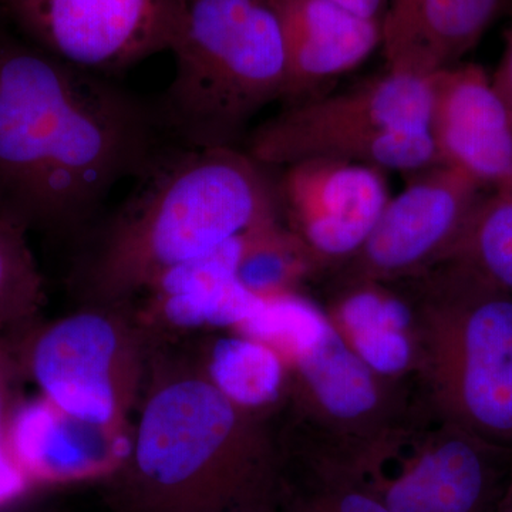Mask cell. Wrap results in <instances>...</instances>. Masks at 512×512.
<instances>
[{
  "label": "cell",
  "mask_w": 512,
  "mask_h": 512,
  "mask_svg": "<svg viewBox=\"0 0 512 512\" xmlns=\"http://www.w3.org/2000/svg\"><path fill=\"white\" fill-rule=\"evenodd\" d=\"M158 111L110 77L0 32V212L28 229L87 227L163 151Z\"/></svg>",
  "instance_id": "6da1fadb"
},
{
  "label": "cell",
  "mask_w": 512,
  "mask_h": 512,
  "mask_svg": "<svg viewBox=\"0 0 512 512\" xmlns=\"http://www.w3.org/2000/svg\"><path fill=\"white\" fill-rule=\"evenodd\" d=\"M130 450L106 481L116 512H231L278 503L275 417L229 402L191 355L154 346Z\"/></svg>",
  "instance_id": "7a4b0ae2"
},
{
  "label": "cell",
  "mask_w": 512,
  "mask_h": 512,
  "mask_svg": "<svg viewBox=\"0 0 512 512\" xmlns=\"http://www.w3.org/2000/svg\"><path fill=\"white\" fill-rule=\"evenodd\" d=\"M163 151L72 272L82 305L136 301L158 275L281 221L276 173L244 148Z\"/></svg>",
  "instance_id": "3957f363"
},
{
  "label": "cell",
  "mask_w": 512,
  "mask_h": 512,
  "mask_svg": "<svg viewBox=\"0 0 512 512\" xmlns=\"http://www.w3.org/2000/svg\"><path fill=\"white\" fill-rule=\"evenodd\" d=\"M173 82L158 107L185 147L234 148L286 83L282 0H178Z\"/></svg>",
  "instance_id": "277c9868"
},
{
  "label": "cell",
  "mask_w": 512,
  "mask_h": 512,
  "mask_svg": "<svg viewBox=\"0 0 512 512\" xmlns=\"http://www.w3.org/2000/svg\"><path fill=\"white\" fill-rule=\"evenodd\" d=\"M400 282L413 306L421 399L440 419L512 450V293L458 259Z\"/></svg>",
  "instance_id": "5b68a950"
},
{
  "label": "cell",
  "mask_w": 512,
  "mask_h": 512,
  "mask_svg": "<svg viewBox=\"0 0 512 512\" xmlns=\"http://www.w3.org/2000/svg\"><path fill=\"white\" fill-rule=\"evenodd\" d=\"M431 113V77L384 69L340 92L285 104L249 131L244 150L272 170L332 158L410 175L439 164Z\"/></svg>",
  "instance_id": "8992f818"
},
{
  "label": "cell",
  "mask_w": 512,
  "mask_h": 512,
  "mask_svg": "<svg viewBox=\"0 0 512 512\" xmlns=\"http://www.w3.org/2000/svg\"><path fill=\"white\" fill-rule=\"evenodd\" d=\"M15 340L26 380L74 419L131 429L154 343L131 303L82 305Z\"/></svg>",
  "instance_id": "52a82bcc"
},
{
  "label": "cell",
  "mask_w": 512,
  "mask_h": 512,
  "mask_svg": "<svg viewBox=\"0 0 512 512\" xmlns=\"http://www.w3.org/2000/svg\"><path fill=\"white\" fill-rule=\"evenodd\" d=\"M284 360L288 396L276 420L350 463L382 440L420 399L417 384L389 382L372 372L319 303Z\"/></svg>",
  "instance_id": "ba28073f"
},
{
  "label": "cell",
  "mask_w": 512,
  "mask_h": 512,
  "mask_svg": "<svg viewBox=\"0 0 512 512\" xmlns=\"http://www.w3.org/2000/svg\"><path fill=\"white\" fill-rule=\"evenodd\" d=\"M355 466L392 512H497L512 450L440 419L420 399Z\"/></svg>",
  "instance_id": "9c48e42d"
},
{
  "label": "cell",
  "mask_w": 512,
  "mask_h": 512,
  "mask_svg": "<svg viewBox=\"0 0 512 512\" xmlns=\"http://www.w3.org/2000/svg\"><path fill=\"white\" fill-rule=\"evenodd\" d=\"M485 195L484 188L448 165L410 174L363 247L325 278L400 282L423 274L454 255Z\"/></svg>",
  "instance_id": "30bf717a"
},
{
  "label": "cell",
  "mask_w": 512,
  "mask_h": 512,
  "mask_svg": "<svg viewBox=\"0 0 512 512\" xmlns=\"http://www.w3.org/2000/svg\"><path fill=\"white\" fill-rule=\"evenodd\" d=\"M28 42L99 76L170 49L178 0H0Z\"/></svg>",
  "instance_id": "8fae6325"
},
{
  "label": "cell",
  "mask_w": 512,
  "mask_h": 512,
  "mask_svg": "<svg viewBox=\"0 0 512 512\" xmlns=\"http://www.w3.org/2000/svg\"><path fill=\"white\" fill-rule=\"evenodd\" d=\"M275 173L282 224L305 249L315 284L357 254L392 197L372 165L311 158Z\"/></svg>",
  "instance_id": "7c38bea8"
},
{
  "label": "cell",
  "mask_w": 512,
  "mask_h": 512,
  "mask_svg": "<svg viewBox=\"0 0 512 512\" xmlns=\"http://www.w3.org/2000/svg\"><path fill=\"white\" fill-rule=\"evenodd\" d=\"M431 137L439 163L487 192H512V114L483 67L458 63L431 76Z\"/></svg>",
  "instance_id": "4fadbf2b"
},
{
  "label": "cell",
  "mask_w": 512,
  "mask_h": 512,
  "mask_svg": "<svg viewBox=\"0 0 512 512\" xmlns=\"http://www.w3.org/2000/svg\"><path fill=\"white\" fill-rule=\"evenodd\" d=\"M245 237L167 269L131 302L154 345L185 336L235 332L254 315L262 298L237 279Z\"/></svg>",
  "instance_id": "5bb4252c"
},
{
  "label": "cell",
  "mask_w": 512,
  "mask_h": 512,
  "mask_svg": "<svg viewBox=\"0 0 512 512\" xmlns=\"http://www.w3.org/2000/svg\"><path fill=\"white\" fill-rule=\"evenodd\" d=\"M9 447L35 490L109 481L119 473L131 429H109L63 413L42 394L25 397L13 414Z\"/></svg>",
  "instance_id": "9a60e30c"
},
{
  "label": "cell",
  "mask_w": 512,
  "mask_h": 512,
  "mask_svg": "<svg viewBox=\"0 0 512 512\" xmlns=\"http://www.w3.org/2000/svg\"><path fill=\"white\" fill-rule=\"evenodd\" d=\"M282 23L284 106L319 96L382 46V20L363 18L333 0H282Z\"/></svg>",
  "instance_id": "2e32d148"
},
{
  "label": "cell",
  "mask_w": 512,
  "mask_h": 512,
  "mask_svg": "<svg viewBox=\"0 0 512 512\" xmlns=\"http://www.w3.org/2000/svg\"><path fill=\"white\" fill-rule=\"evenodd\" d=\"M508 0H387L386 69L431 77L463 62Z\"/></svg>",
  "instance_id": "e0dca14e"
},
{
  "label": "cell",
  "mask_w": 512,
  "mask_h": 512,
  "mask_svg": "<svg viewBox=\"0 0 512 512\" xmlns=\"http://www.w3.org/2000/svg\"><path fill=\"white\" fill-rule=\"evenodd\" d=\"M282 512H392L345 458L278 427Z\"/></svg>",
  "instance_id": "ac0fdd59"
},
{
  "label": "cell",
  "mask_w": 512,
  "mask_h": 512,
  "mask_svg": "<svg viewBox=\"0 0 512 512\" xmlns=\"http://www.w3.org/2000/svg\"><path fill=\"white\" fill-rule=\"evenodd\" d=\"M191 356L212 386L241 409L275 417L284 407L288 366L271 346L235 332L211 333Z\"/></svg>",
  "instance_id": "d6986e66"
},
{
  "label": "cell",
  "mask_w": 512,
  "mask_h": 512,
  "mask_svg": "<svg viewBox=\"0 0 512 512\" xmlns=\"http://www.w3.org/2000/svg\"><path fill=\"white\" fill-rule=\"evenodd\" d=\"M29 229L0 212V336L18 339L42 320L45 279L28 241Z\"/></svg>",
  "instance_id": "ffe728a7"
},
{
  "label": "cell",
  "mask_w": 512,
  "mask_h": 512,
  "mask_svg": "<svg viewBox=\"0 0 512 512\" xmlns=\"http://www.w3.org/2000/svg\"><path fill=\"white\" fill-rule=\"evenodd\" d=\"M239 284L258 298L303 292L315 279L305 249L282 221L248 232L237 268Z\"/></svg>",
  "instance_id": "44dd1931"
},
{
  "label": "cell",
  "mask_w": 512,
  "mask_h": 512,
  "mask_svg": "<svg viewBox=\"0 0 512 512\" xmlns=\"http://www.w3.org/2000/svg\"><path fill=\"white\" fill-rule=\"evenodd\" d=\"M450 259L512 293V192H487Z\"/></svg>",
  "instance_id": "7402d4cb"
},
{
  "label": "cell",
  "mask_w": 512,
  "mask_h": 512,
  "mask_svg": "<svg viewBox=\"0 0 512 512\" xmlns=\"http://www.w3.org/2000/svg\"><path fill=\"white\" fill-rule=\"evenodd\" d=\"M26 380L15 340L0 336V511L28 503L35 493L9 447V427L23 396Z\"/></svg>",
  "instance_id": "603a6c76"
},
{
  "label": "cell",
  "mask_w": 512,
  "mask_h": 512,
  "mask_svg": "<svg viewBox=\"0 0 512 512\" xmlns=\"http://www.w3.org/2000/svg\"><path fill=\"white\" fill-rule=\"evenodd\" d=\"M491 79L512 114V26L508 30L503 56Z\"/></svg>",
  "instance_id": "cb8c5ba5"
},
{
  "label": "cell",
  "mask_w": 512,
  "mask_h": 512,
  "mask_svg": "<svg viewBox=\"0 0 512 512\" xmlns=\"http://www.w3.org/2000/svg\"><path fill=\"white\" fill-rule=\"evenodd\" d=\"M333 2L363 18L379 20L383 19L387 6V0H333Z\"/></svg>",
  "instance_id": "d4e9b609"
},
{
  "label": "cell",
  "mask_w": 512,
  "mask_h": 512,
  "mask_svg": "<svg viewBox=\"0 0 512 512\" xmlns=\"http://www.w3.org/2000/svg\"><path fill=\"white\" fill-rule=\"evenodd\" d=\"M497 512H512V468L510 478H508L507 488H505L503 500H501L500 507H498Z\"/></svg>",
  "instance_id": "484cf974"
},
{
  "label": "cell",
  "mask_w": 512,
  "mask_h": 512,
  "mask_svg": "<svg viewBox=\"0 0 512 512\" xmlns=\"http://www.w3.org/2000/svg\"><path fill=\"white\" fill-rule=\"evenodd\" d=\"M231 512H282L279 510L278 504H261L254 507L239 508V510Z\"/></svg>",
  "instance_id": "4316f807"
},
{
  "label": "cell",
  "mask_w": 512,
  "mask_h": 512,
  "mask_svg": "<svg viewBox=\"0 0 512 512\" xmlns=\"http://www.w3.org/2000/svg\"><path fill=\"white\" fill-rule=\"evenodd\" d=\"M0 512H50L49 510H45V508L33 507V505H28V503L19 505V507L10 508V510L0 511Z\"/></svg>",
  "instance_id": "83f0119b"
}]
</instances>
